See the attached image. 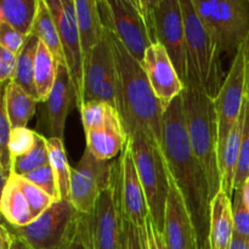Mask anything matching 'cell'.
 Returning a JSON list of instances; mask_svg holds the SVG:
<instances>
[{
    "mask_svg": "<svg viewBox=\"0 0 249 249\" xmlns=\"http://www.w3.org/2000/svg\"><path fill=\"white\" fill-rule=\"evenodd\" d=\"M0 209L5 220L14 228L29 225L36 220L28 199L11 179L2 180V195Z\"/></svg>",
    "mask_w": 249,
    "mask_h": 249,
    "instance_id": "603a6c76",
    "label": "cell"
},
{
    "mask_svg": "<svg viewBox=\"0 0 249 249\" xmlns=\"http://www.w3.org/2000/svg\"><path fill=\"white\" fill-rule=\"evenodd\" d=\"M12 126L7 116L6 107L1 102V112H0V170L1 179H9L12 174V160L10 153V138H11Z\"/></svg>",
    "mask_w": 249,
    "mask_h": 249,
    "instance_id": "1f68e13d",
    "label": "cell"
},
{
    "mask_svg": "<svg viewBox=\"0 0 249 249\" xmlns=\"http://www.w3.org/2000/svg\"><path fill=\"white\" fill-rule=\"evenodd\" d=\"M232 214L235 233L249 240V211L243 201L242 189L235 190L232 196Z\"/></svg>",
    "mask_w": 249,
    "mask_h": 249,
    "instance_id": "d590c367",
    "label": "cell"
},
{
    "mask_svg": "<svg viewBox=\"0 0 249 249\" xmlns=\"http://www.w3.org/2000/svg\"><path fill=\"white\" fill-rule=\"evenodd\" d=\"M249 73L247 43L240 46L226 74L225 82L213 100L218 121V151L220 156L231 129L237 122L248 96Z\"/></svg>",
    "mask_w": 249,
    "mask_h": 249,
    "instance_id": "9c48e42d",
    "label": "cell"
},
{
    "mask_svg": "<svg viewBox=\"0 0 249 249\" xmlns=\"http://www.w3.org/2000/svg\"><path fill=\"white\" fill-rule=\"evenodd\" d=\"M163 153L186 208L192 219L199 249L209 248L211 195L206 174L190 143L184 112L182 94L164 112Z\"/></svg>",
    "mask_w": 249,
    "mask_h": 249,
    "instance_id": "6da1fadb",
    "label": "cell"
},
{
    "mask_svg": "<svg viewBox=\"0 0 249 249\" xmlns=\"http://www.w3.org/2000/svg\"><path fill=\"white\" fill-rule=\"evenodd\" d=\"M102 24L108 27L134 58L143 66L146 50L153 45L136 0L97 1Z\"/></svg>",
    "mask_w": 249,
    "mask_h": 249,
    "instance_id": "30bf717a",
    "label": "cell"
},
{
    "mask_svg": "<svg viewBox=\"0 0 249 249\" xmlns=\"http://www.w3.org/2000/svg\"><path fill=\"white\" fill-rule=\"evenodd\" d=\"M1 102L6 107L12 129L27 128V124L33 117L38 104L34 97L27 94L15 82L7 83L6 87L4 88Z\"/></svg>",
    "mask_w": 249,
    "mask_h": 249,
    "instance_id": "cb8c5ba5",
    "label": "cell"
},
{
    "mask_svg": "<svg viewBox=\"0 0 249 249\" xmlns=\"http://www.w3.org/2000/svg\"><path fill=\"white\" fill-rule=\"evenodd\" d=\"M24 179L28 180L29 182L36 185V187L45 192L48 196L53 198L55 201L61 199L60 191H58V185L57 180H56L55 173H53V168H51L50 163L44 167L38 168V169L33 170V172L28 173L24 175Z\"/></svg>",
    "mask_w": 249,
    "mask_h": 249,
    "instance_id": "d6a6232c",
    "label": "cell"
},
{
    "mask_svg": "<svg viewBox=\"0 0 249 249\" xmlns=\"http://www.w3.org/2000/svg\"><path fill=\"white\" fill-rule=\"evenodd\" d=\"M104 27L116 61V108L126 138L140 133L162 147L165 109L153 92L143 66L108 27Z\"/></svg>",
    "mask_w": 249,
    "mask_h": 249,
    "instance_id": "7a4b0ae2",
    "label": "cell"
},
{
    "mask_svg": "<svg viewBox=\"0 0 249 249\" xmlns=\"http://www.w3.org/2000/svg\"><path fill=\"white\" fill-rule=\"evenodd\" d=\"M57 62L53 53L43 43H39L36 57V68H34V82H36V92L39 102H46L57 74Z\"/></svg>",
    "mask_w": 249,
    "mask_h": 249,
    "instance_id": "83f0119b",
    "label": "cell"
},
{
    "mask_svg": "<svg viewBox=\"0 0 249 249\" xmlns=\"http://www.w3.org/2000/svg\"><path fill=\"white\" fill-rule=\"evenodd\" d=\"M169 196L164 220L165 245L168 249H199L198 237L184 198L169 175Z\"/></svg>",
    "mask_w": 249,
    "mask_h": 249,
    "instance_id": "ac0fdd59",
    "label": "cell"
},
{
    "mask_svg": "<svg viewBox=\"0 0 249 249\" xmlns=\"http://www.w3.org/2000/svg\"><path fill=\"white\" fill-rule=\"evenodd\" d=\"M143 68L153 92L163 108L182 94L185 84L178 74L169 55L160 44H153L146 50Z\"/></svg>",
    "mask_w": 249,
    "mask_h": 249,
    "instance_id": "e0dca14e",
    "label": "cell"
},
{
    "mask_svg": "<svg viewBox=\"0 0 249 249\" xmlns=\"http://www.w3.org/2000/svg\"><path fill=\"white\" fill-rule=\"evenodd\" d=\"M230 249H249V240L233 233V238L232 242H231Z\"/></svg>",
    "mask_w": 249,
    "mask_h": 249,
    "instance_id": "7bdbcfd3",
    "label": "cell"
},
{
    "mask_svg": "<svg viewBox=\"0 0 249 249\" xmlns=\"http://www.w3.org/2000/svg\"><path fill=\"white\" fill-rule=\"evenodd\" d=\"M247 53H248V73H249V39L247 41ZM248 95H249V85H248Z\"/></svg>",
    "mask_w": 249,
    "mask_h": 249,
    "instance_id": "bcb514c9",
    "label": "cell"
},
{
    "mask_svg": "<svg viewBox=\"0 0 249 249\" xmlns=\"http://www.w3.org/2000/svg\"><path fill=\"white\" fill-rule=\"evenodd\" d=\"M187 134L209 186L211 201L221 190L218 151V121L213 99L194 85L182 91Z\"/></svg>",
    "mask_w": 249,
    "mask_h": 249,
    "instance_id": "3957f363",
    "label": "cell"
},
{
    "mask_svg": "<svg viewBox=\"0 0 249 249\" xmlns=\"http://www.w3.org/2000/svg\"><path fill=\"white\" fill-rule=\"evenodd\" d=\"M72 101H74L75 106L74 89H73L67 66L58 65L55 84L46 100L45 107V118L50 138H57L63 140L66 121H67V116L70 113Z\"/></svg>",
    "mask_w": 249,
    "mask_h": 249,
    "instance_id": "d6986e66",
    "label": "cell"
},
{
    "mask_svg": "<svg viewBox=\"0 0 249 249\" xmlns=\"http://www.w3.org/2000/svg\"><path fill=\"white\" fill-rule=\"evenodd\" d=\"M184 15L187 50V85L215 99L225 82L220 50L202 24L192 0H180ZM185 87V88H186Z\"/></svg>",
    "mask_w": 249,
    "mask_h": 249,
    "instance_id": "277c9868",
    "label": "cell"
},
{
    "mask_svg": "<svg viewBox=\"0 0 249 249\" xmlns=\"http://www.w3.org/2000/svg\"><path fill=\"white\" fill-rule=\"evenodd\" d=\"M36 133L28 128H16L11 130L10 138V153L12 160L19 156L26 155L36 145Z\"/></svg>",
    "mask_w": 249,
    "mask_h": 249,
    "instance_id": "e575fe53",
    "label": "cell"
},
{
    "mask_svg": "<svg viewBox=\"0 0 249 249\" xmlns=\"http://www.w3.org/2000/svg\"><path fill=\"white\" fill-rule=\"evenodd\" d=\"M113 180V163L97 160L87 147L77 167L72 168L70 201L84 215L95 211L97 199Z\"/></svg>",
    "mask_w": 249,
    "mask_h": 249,
    "instance_id": "7c38bea8",
    "label": "cell"
},
{
    "mask_svg": "<svg viewBox=\"0 0 249 249\" xmlns=\"http://www.w3.org/2000/svg\"><path fill=\"white\" fill-rule=\"evenodd\" d=\"M155 18L158 44L165 49L178 74L186 87V34L180 0H157Z\"/></svg>",
    "mask_w": 249,
    "mask_h": 249,
    "instance_id": "9a60e30c",
    "label": "cell"
},
{
    "mask_svg": "<svg viewBox=\"0 0 249 249\" xmlns=\"http://www.w3.org/2000/svg\"><path fill=\"white\" fill-rule=\"evenodd\" d=\"M80 114L88 150L102 160L121 155L128 138L116 107L106 102H85Z\"/></svg>",
    "mask_w": 249,
    "mask_h": 249,
    "instance_id": "52a82bcc",
    "label": "cell"
},
{
    "mask_svg": "<svg viewBox=\"0 0 249 249\" xmlns=\"http://www.w3.org/2000/svg\"><path fill=\"white\" fill-rule=\"evenodd\" d=\"M60 249H92L87 215H84V214L80 215L75 230L73 231V233L68 238L67 242Z\"/></svg>",
    "mask_w": 249,
    "mask_h": 249,
    "instance_id": "8d00e7d4",
    "label": "cell"
},
{
    "mask_svg": "<svg viewBox=\"0 0 249 249\" xmlns=\"http://www.w3.org/2000/svg\"><path fill=\"white\" fill-rule=\"evenodd\" d=\"M246 102H247V99H246ZM246 102L242 112H241L240 117H238L233 128L231 129L230 134L228 136V140L225 142V146H224L223 151H221L220 156H219L221 191L225 192L230 198H232L233 192H235V178L236 172H237L238 158H240L243 128H245Z\"/></svg>",
    "mask_w": 249,
    "mask_h": 249,
    "instance_id": "44dd1931",
    "label": "cell"
},
{
    "mask_svg": "<svg viewBox=\"0 0 249 249\" xmlns=\"http://www.w3.org/2000/svg\"><path fill=\"white\" fill-rule=\"evenodd\" d=\"M233 233L232 198L220 190L211 202L209 248L230 249Z\"/></svg>",
    "mask_w": 249,
    "mask_h": 249,
    "instance_id": "ffe728a7",
    "label": "cell"
},
{
    "mask_svg": "<svg viewBox=\"0 0 249 249\" xmlns=\"http://www.w3.org/2000/svg\"><path fill=\"white\" fill-rule=\"evenodd\" d=\"M249 179V95L246 102L245 128H243L242 142H241L240 158L235 178V190H241Z\"/></svg>",
    "mask_w": 249,
    "mask_h": 249,
    "instance_id": "836d02e7",
    "label": "cell"
},
{
    "mask_svg": "<svg viewBox=\"0 0 249 249\" xmlns=\"http://www.w3.org/2000/svg\"><path fill=\"white\" fill-rule=\"evenodd\" d=\"M31 34H34L50 50L57 65H66L60 33H58L55 19L46 4V0L38 1V10H36V16Z\"/></svg>",
    "mask_w": 249,
    "mask_h": 249,
    "instance_id": "d4e9b609",
    "label": "cell"
},
{
    "mask_svg": "<svg viewBox=\"0 0 249 249\" xmlns=\"http://www.w3.org/2000/svg\"><path fill=\"white\" fill-rule=\"evenodd\" d=\"M17 65V55L6 50L4 48H0V82L2 84L10 83L14 80L15 72H16Z\"/></svg>",
    "mask_w": 249,
    "mask_h": 249,
    "instance_id": "f35d334b",
    "label": "cell"
},
{
    "mask_svg": "<svg viewBox=\"0 0 249 249\" xmlns=\"http://www.w3.org/2000/svg\"><path fill=\"white\" fill-rule=\"evenodd\" d=\"M92 249H125L124 216L114 179L97 199L92 214L87 215Z\"/></svg>",
    "mask_w": 249,
    "mask_h": 249,
    "instance_id": "5bb4252c",
    "label": "cell"
},
{
    "mask_svg": "<svg viewBox=\"0 0 249 249\" xmlns=\"http://www.w3.org/2000/svg\"><path fill=\"white\" fill-rule=\"evenodd\" d=\"M15 235L11 232L6 224H1V233H0V249H11L14 243Z\"/></svg>",
    "mask_w": 249,
    "mask_h": 249,
    "instance_id": "b9f144b4",
    "label": "cell"
},
{
    "mask_svg": "<svg viewBox=\"0 0 249 249\" xmlns=\"http://www.w3.org/2000/svg\"><path fill=\"white\" fill-rule=\"evenodd\" d=\"M46 4L60 33L65 62L74 89L75 107L80 111L84 106L85 60L78 31L74 0H46Z\"/></svg>",
    "mask_w": 249,
    "mask_h": 249,
    "instance_id": "8fae6325",
    "label": "cell"
},
{
    "mask_svg": "<svg viewBox=\"0 0 249 249\" xmlns=\"http://www.w3.org/2000/svg\"><path fill=\"white\" fill-rule=\"evenodd\" d=\"M39 0H2L0 22H5L18 33L28 36L33 29Z\"/></svg>",
    "mask_w": 249,
    "mask_h": 249,
    "instance_id": "484cf974",
    "label": "cell"
},
{
    "mask_svg": "<svg viewBox=\"0 0 249 249\" xmlns=\"http://www.w3.org/2000/svg\"><path fill=\"white\" fill-rule=\"evenodd\" d=\"M46 141H48L49 160H50L51 168L55 173L56 180H57L60 197L61 199H70L72 168L68 163L63 140L57 138H48Z\"/></svg>",
    "mask_w": 249,
    "mask_h": 249,
    "instance_id": "f1b7e54d",
    "label": "cell"
},
{
    "mask_svg": "<svg viewBox=\"0 0 249 249\" xmlns=\"http://www.w3.org/2000/svg\"><path fill=\"white\" fill-rule=\"evenodd\" d=\"M128 143L145 192L150 216L156 228L163 233L170 185V173L164 153L157 142L140 133L128 138Z\"/></svg>",
    "mask_w": 249,
    "mask_h": 249,
    "instance_id": "5b68a950",
    "label": "cell"
},
{
    "mask_svg": "<svg viewBox=\"0 0 249 249\" xmlns=\"http://www.w3.org/2000/svg\"><path fill=\"white\" fill-rule=\"evenodd\" d=\"M145 241L147 249H168L167 245H165L164 236L156 228L151 216H148L147 221H146Z\"/></svg>",
    "mask_w": 249,
    "mask_h": 249,
    "instance_id": "60d3db41",
    "label": "cell"
},
{
    "mask_svg": "<svg viewBox=\"0 0 249 249\" xmlns=\"http://www.w3.org/2000/svg\"><path fill=\"white\" fill-rule=\"evenodd\" d=\"M105 28V27H104ZM117 68L106 31L104 38L85 60L84 104L106 102L116 107Z\"/></svg>",
    "mask_w": 249,
    "mask_h": 249,
    "instance_id": "2e32d148",
    "label": "cell"
},
{
    "mask_svg": "<svg viewBox=\"0 0 249 249\" xmlns=\"http://www.w3.org/2000/svg\"><path fill=\"white\" fill-rule=\"evenodd\" d=\"M48 139L43 136L41 134L36 133V145L33 146L29 152L26 155L19 156L15 158L14 164H12V174L24 177L28 173L38 169V168L44 167L49 164V150H48Z\"/></svg>",
    "mask_w": 249,
    "mask_h": 249,
    "instance_id": "f546056e",
    "label": "cell"
},
{
    "mask_svg": "<svg viewBox=\"0 0 249 249\" xmlns=\"http://www.w3.org/2000/svg\"><path fill=\"white\" fill-rule=\"evenodd\" d=\"M125 228V249H147L145 241V230H140L124 218Z\"/></svg>",
    "mask_w": 249,
    "mask_h": 249,
    "instance_id": "ab89813d",
    "label": "cell"
},
{
    "mask_svg": "<svg viewBox=\"0 0 249 249\" xmlns=\"http://www.w3.org/2000/svg\"><path fill=\"white\" fill-rule=\"evenodd\" d=\"M74 4L83 55H84V60H87L95 46L104 38L105 28L97 1L74 0Z\"/></svg>",
    "mask_w": 249,
    "mask_h": 249,
    "instance_id": "7402d4cb",
    "label": "cell"
},
{
    "mask_svg": "<svg viewBox=\"0 0 249 249\" xmlns=\"http://www.w3.org/2000/svg\"><path fill=\"white\" fill-rule=\"evenodd\" d=\"M10 177L14 180L15 184L19 187V190L23 192L26 198L28 199V203L31 206L32 212H33V215L36 219L39 218L55 202V199L48 196L45 192L41 191L39 187L29 182L23 177H19V175L16 174H11Z\"/></svg>",
    "mask_w": 249,
    "mask_h": 249,
    "instance_id": "4dcf8cb0",
    "label": "cell"
},
{
    "mask_svg": "<svg viewBox=\"0 0 249 249\" xmlns=\"http://www.w3.org/2000/svg\"><path fill=\"white\" fill-rule=\"evenodd\" d=\"M113 179L123 216L140 230H145L150 212L128 142L118 160L113 162Z\"/></svg>",
    "mask_w": 249,
    "mask_h": 249,
    "instance_id": "4fadbf2b",
    "label": "cell"
},
{
    "mask_svg": "<svg viewBox=\"0 0 249 249\" xmlns=\"http://www.w3.org/2000/svg\"><path fill=\"white\" fill-rule=\"evenodd\" d=\"M11 249H32V248L29 247V246L27 245L23 240H21V238L17 237V236L15 235L14 243H12Z\"/></svg>",
    "mask_w": 249,
    "mask_h": 249,
    "instance_id": "ee69618b",
    "label": "cell"
},
{
    "mask_svg": "<svg viewBox=\"0 0 249 249\" xmlns=\"http://www.w3.org/2000/svg\"><path fill=\"white\" fill-rule=\"evenodd\" d=\"M195 10L220 53L236 55L249 39L247 0H192Z\"/></svg>",
    "mask_w": 249,
    "mask_h": 249,
    "instance_id": "8992f818",
    "label": "cell"
},
{
    "mask_svg": "<svg viewBox=\"0 0 249 249\" xmlns=\"http://www.w3.org/2000/svg\"><path fill=\"white\" fill-rule=\"evenodd\" d=\"M39 43L40 40L34 34H29L27 36L23 48L17 55L16 72L12 80L38 102V92L34 82V68H36V57Z\"/></svg>",
    "mask_w": 249,
    "mask_h": 249,
    "instance_id": "4316f807",
    "label": "cell"
},
{
    "mask_svg": "<svg viewBox=\"0 0 249 249\" xmlns=\"http://www.w3.org/2000/svg\"><path fill=\"white\" fill-rule=\"evenodd\" d=\"M26 40L27 36L18 33L16 29H14L5 22H0V48H4L18 55Z\"/></svg>",
    "mask_w": 249,
    "mask_h": 249,
    "instance_id": "74e56055",
    "label": "cell"
},
{
    "mask_svg": "<svg viewBox=\"0 0 249 249\" xmlns=\"http://www.w3.org/2000/svg\"><path fill=\"white\" fill-rule=\"evenodd\" d=\"M242 194H243V201H245L246 207L249 211V179L246 181V184L242 187Z\"/></svg>",
    "mask_w": 249,
    "mask_h": 249,
    "instance_id": "f6af8a7d",
    "label": "cell"
},
{
    "mask_svg": "<svg viewBox=\"0 0 249 249\" xmlns=\"http://www.w3.org/2000/svg\"><path fill=\"white\" fill-rule=\"evenodd\" d=\"M80 215L70 199H58L29 225H10V230L32 249H60L75 230Z\"/></svg>",
    "mask_w": 249,
    "mask_h": 249,
    "instance_id": "ba28073f",
    "label": "cell"
}]
</instances>
